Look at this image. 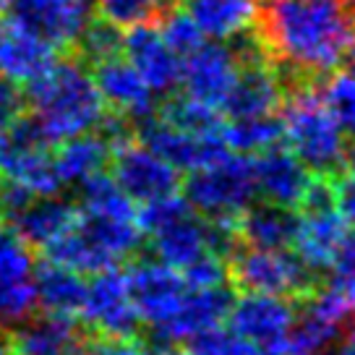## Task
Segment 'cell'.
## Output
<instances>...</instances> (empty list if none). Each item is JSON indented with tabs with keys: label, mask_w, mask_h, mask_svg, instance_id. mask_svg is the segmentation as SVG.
<instances>
[{
	"label": "cell",
	"mask_w": 355,
	"mask_h": 355,
	"mask_svg": "<svg viewBox=\"0 0 355 355\" xmlns=\"http://www.w3.org/2000/svg\"><path fill=\"white\" fill-rule=\"evenodd\" d=\"M256 40L288 81H316L337 71L355 34L347 0H264Z\"/></svg>",
	"instance_id": "cell-1"
},
{
	"label": "cell",
	"mask_w": 355,
	"mask_h": 355,
	"mask_svg": "<svg viewBox=\"0 0 355 355\" xmlns=\"http://www.w3.org/2000/svg\"><path fill=\"white\" fill-rule=\"evenodd\" d=\"M26 107H32V118L50 144L78 133L97 131L107 115L100 92L94 87L92 71L76 55L58 60L55 66L32 84L24 87Z\"/></svg>",
	"instance_id": "cell-2"
},
{
	"label": "cell",
	"mask_w": 355,
	"mask_h": 355,
	"mask_svg": "<svg viewBox=\"0 0 355 355\" xmlns=\"http://www.w3.org/2000/svg\"><path fill=\"white\" fill-rule=\"evenodd\" d=\"M316 81H293L282 100V141L313 175L337 178L343 173L345 133L324 107Z\"/></svg>",
	"instance_id": "cell-3"
},
{
	"label": "cell",
	"mask_w": 355,
	"mask_h": 355,
	"mask_svg": "<svg viewBox=\"0 0 355 355\" xmlns=\"http://www.w3.org/2000/svg\"><path fill=\"white\" fill-rule=\"evenodd\" d=\"M225 261L227 282L235 293H266L298 303L324 282L293 248H254L238 243Z\"/></svg>",
	"instance_id": "cell-4"
},
{
	"label": "cell",
	"mask_w": 355,
	"mask_h": 355,
	"mask_svg": "<svg viewBox=\"0 0 355 355\" xmlns=\"http://www.w3.org/2000/svg\"><path fill=\"white\" fill-rule=\"evenodd\" d=\"M180 189L191 209L207 220H235L251 201L259 199L251 155L241 152H227L214 162L189 170Z\"/></svg>",
	"instance_id": "cell-5"
},
{
	"label": "cell",
	"mask_w": 355,
	"mask_h": 355,
	"mask_svg": "<svg viewBox=\"0 0 355 355\" xmlns=\"http://www.w3.org/2000/svg\"><path fill=\"white\" fill-rule=\"evenodd\" d=\"M0 180H11L32 196L60 193L47 136L32 118L19 115L0 128Z\"/></svg>",
	"instance_id": "cell-6"
},
{
	"label": "cell",
	"mask_w": 355,
	"mask_h": 355,
	"mask_svg": "<svg viewBox=\"0 0 355 355\" xmlns=\"http://www.w3.org/2000/svg\"><path fill=\"white\" fill-rule=\"evenodd\" d=\"M94 334L105 337H136L141 329V319L131 300L125 272L118 266H107L102 272L89 275L84 306L78 313Z\"/></svg>",
	"instance_id": "cell-7"
},
{
	"label": "cell",
	"mask_w": 355,
	"mask_h": 355,
	"mask_svg": "<svg viewBox=\"0 0 355 355\" xmlns=\"http://www.w3.org/2000/svg\"><path fill=\"white\" fill-rule=\"evenodd\" d=\"M94 16V0H11L6 19L42 37L55 50L71 53L78 34Z\"/></svg>",
	"instance_id": "cell-8"
},
{
	"label": "cell",
	"mask_w": 355,
	"mask_h": 355,
	"mask_svg": "<svg viewBox=\"0 0 355 355\" xmlns=\"http://www.w3.org/2000/svg\"><path fill=\"white\" fill-rule=\"evenodd\" d=\"M112 178L136 204L180 191V170L155 155L136 136L112 146Z\"/></svg>",
	"instance_id": "cell-9"
},
{
	"label": "cell",
	"mask_w": 355,
	"mask_h": 355,
	"mask_svg": "<svg viewBox=\"0 0 355 355\" xmlns=\"http://www.w3.org/2000/svg\"><path fill=\"white\" fill-rule=\"evenodd\" d=\"M125 279H128L131 300L141 319V327H149V329L165 324L186 295L180 272L159 261L157 256L133 259V264L125 269Z\"/></svg>",
	"instance_id": "cell-10"
},
{
	"label": "cell",
	"mask_w": 355,
	"mask_h": 355,
	"mask_svg": "<svg viewBox=\"0 0 355 355\" xmlns=\"http://www.w3.org/2000/svg\"><path fill=\"white\" fill-rule=\"evenodd\" d=\"M295 319H298L295 300L266 293H241L235 295L225 322L233 332L254 343L259 350H266L288 343Z\"/></svg>",
	"instance_id": "cell-11"
},
{
	"label": "cell",
	"mask_w": 355,
	"mask_h": 355,
	"mask_svg": "<svg viewBox=\"0 0 355 355\" xmlns=\"http://www.w3.org/2000/svg\"><path fill=\"white\" fill-rule=\"evenodd\" d=\"M133 136L144 146H149L155 155H159L173 167H178L180 173L196 170V167L214 162V159H220L222 155L230 152L222 133L201 136V133L183 131L173 123H167L165 118H159L157 112L136 123Z\"/></svg>",
	"instance_id": "cell-12"
},
{
	"label": "cell",
	"mask_w": 355,
	"mask_h": 355,
	"mask_svg": "<svg viewBox=\"0 0 355 355\" xmlns=\"http://www.w3.org/2000/svg\"><path fill=\"white\" fill-rule=\"evenodd\" d=\"M238 68H241V58L233 44H225L220 40L201 42L180 63L183 94L220 110L235 76H238Z\"/></svg>",
	"instance_id": "cell-13"
},
{
	"label": "cell",
	"mask_w": 355,
	"mask_h": 355,
	"mask_svg": "<svg viewBox=\"0 0 355 355\" xmlns=\"http://www.w3.org/2000/svg\"><path fill=\"white\" fill-rule=\"evenodd\" d=\"M233 300H235V290L230 285H220V288H207V290H186V295H183L175 313L165 324L149 329L152 340L159 347L186 345L193 334L225 324Z\"/></svg>",
	"instance_id": "cell-14"
},
{
	"label": "cell",
	"mask_w": 355,
	"mask_h": 355,
	"mask_svg": "<svg viewBox=\"0 0 355 355\" xmlns=\"http://www.w3.org/2000/svg\"><path fill=\"white\" fill-rule=\"evenodd\" d=\"M123 55L131 63L146 87L157 97H170L180 87V63L183 58L162 40L155 24H139L123 34Z\"/></svg>",
	"instance_id": "cell-15"
},
{
	"label": "cell",
	"mask_w": 355,
	"mask_h": 355,
	"mask_svg": "<svg viewBox=\"0 0 355 355\" xmlns=\"http://www.w3.org/2000/svg\"><path fill=\"white\" fill-rule=\"evenodd\" d=\"M92 78H94V87L100 92L105 107L115 115L139 123L157 110V94L146 87V81L125 58L115 55L94 63Z\"/></svg>",
	"instance_id": "cell-16"
},
{
	"label": "cell",
	"mask_w": 355,
	"mask_h": 355,
	"mask_svg": "<svg viewBox=\"0 0 355 355\" xmlns=\"http://www.w3.org/2000/svg\"><path fill=\"white\" fill-rule=\"evenodd\" d=\"M251 167H254V183L259 199L298 211L300 201H303L311 180H313V173L298 157L285 146L275 144L251 157Z\"/></svg>",
	"instance_id": "cell-17"
},
{
	"label": "cell",
	"mask_w": 355,
	"mask_h": 355,
	"mask_svg": "<svg viewBox=\"0 0 355 355\" xmlns=\"http://www.w3.org/2000/svg\"><path fill=\"white\" fill-rule=\"evenodd\" d=\"M298 214L300 220L295 241H293V251L300 256V261L309 266L311 272H316L324 279L334 261V254L350 235V227L343 220V214L334 209V204L300 209Z\"/></svg>",
	"instance_id": "cell-18"
},
{
	"label": "cell",
	"mask_w": 355,
	"mask_h": 355,
	"mask_svg": "<svg viewBox=\"0 0 355 355\" xmlns=\"http://www.w3.org/2000/svg\"><path fill=\"white\" fill-rule=\"evenodd\" d=\"M58 63V50L8 19L0 21V76L26 87Z\"/></svg>",
	"instance_id": "cell-19"
},
{
	"label": "cell",
	"mask_w": 355,
	"mask_h": 355,
	"mask_svg": "<svg viewBox=\"0 0 355 355\" xmlns=\"http://www.w3.org/2000/svg\"><path fill=\"white\" fill-rule=\"evenodd\" d=\"M78 217V204L63 199L58 193L50 196H32V199L24 204L21 209L11 217L13 230L21 235L26 243L32 248H47L53 245L58 238L76 227Z\"/></svg>",
	"instance_id": "cell-20"
},
{
	"label": "cell",
	"mask_w": 355,
	"mask_h": 355,
	"mask_svg": "<svg viewBox=\"0 0 355 355\" xmlns=\"http://www.w3.org/2000/svg\"><path fill=\"white\" fill-rule=\"evenodd\" d=\"M300 214L290 207H279L272 201H251L235 217V238L238 243L254 248H293L298 233Z\"/></svg>",
	"instance_id": "cell-21"
},
{
	"label": "cell",
	"mask_w": 355,
	"mask_h": 355,
	"mask_svg": "<svg viewBox=\"0 0 355 355\" xmlns=\"http://www.w3.org/2000/svg\"><path fill=\"white\" fill-rule=\"evenodd\" d=\"M13 355H76L81 350V332L76 319L42 313L13 327Z\"/></svg>",
	"instance_id": "cell-22"
},
{
	"label": "cell",
	"mask_w": 355,
	"mask_h": 355,
	"mask_svg": "<svg viewBox=\"0 0 355 355\" xmlns=\"http://www.w3.org/2000/svg\"><path fill=\"white\" fill-rule=\"evenodd\" d=\"M110 157V141L100 131H89L58 141V149L53 152V167L60 186H81L92 175L105 173Z\"/></svg>",
	"instance_id": "cell-23"
},
{
	"label": "cell",
	"mask_w": 355,
	"mask_h": 355,
	"mask_svg": "<svg viewBox=\"0 0 355 355\" xmlns=\"http://www.w3.org/2000/svg\"><path fill=\"white\" fill-rule=\"evenodd\" d=\"M186 11L196 21L204 37L233 42L254 32L259 6L256 0H189Z\"/></svg>",
	"instance_id": "cell-24"
},
{
	"label": "cell",
	"mask_w": 355,
	"mask_h": 355,
	"mask_svg": "<svg viewBox=\"0 0 355 355\" xmlns=\"http://www.w3.org/2000/svg\"><path fill=\"white\" fill-rule=\"evenodd\" d=\"M34 285H37V298H40V309L53 316H66V319H76L84 306V295H87V277L78 275L73 269L63 264L47 261L34 272Z\"/></svg>",
	"instance_id": "cell-25"
},
{
	"label": "cell",
	"mask_w": 355,
	"mask_h": 355,
	"mask_svg": "<svg viewBox=\"0 0 355 355\" xmlns=\"http://www.w3.org/2000/svg\"><path fill=\"white\" fill-rule=\"evenodd\" d=\"M139 204L115 183L107 173H97L78 186V211L89 217H110V220H136Z\"/></svg>",
	"instance_id": "cell-26"
},
{
	"label": "cell",
	"mask_w": 355,
	"mask_h": 355,
	"mask_svg": "<svg viewBox=\"0 0 355 355\" xmlns=\"http://www.w3.org/2000/svg\"><path fill=\"white\" fill-rule=\"evenodd\" d=\"M44 259L47 261H55V264H63L68 269H73L78 275H94V272H102L107 266H118L110 256L102 251L100 245L94 243L76 222V227H71L63 238H58L53 245L44 248Z\"/></svg>",
	"instance_id": "cell-27"
},
{
	"label": "cell",
	"mask_w": 355,
	"mask_h": 355,
	"mask_svg": "<svg viewBox=\"0 0 355 355\" xmlns=\"http://www.w3.org/2000/svg\"><path fill=\"white\" fill-rule=\"evenodd\" d=\"M222 139L230 152L259 155L269 146L282 144V118L275 115H254V118H230L222 125Z\"/></svg>",
	"instance_id": "cell-28"
},
{
	"label": "cell",
	"mask_w": 355,
	"mask_h": 355,
	"mask_svg": "<svg viewBox=\"0 0 355 355\" xmlns=\"http://www.w3.org/2000/svg\"><path fill=\"white\" fill-rule=\"evenodd\" d=\"M159 118H165L167 123H173L178 128L191 133H201V136H209V133H222V112L217 107H209L199 100H191L186 94H178L165 100V105L155 110Z\"/></svg>",
	"instance_id": "cell-29"
},
{
	"label": "cell",
	"mask_w": 355,
	"mask_h": 355,
	"mask_svg": "<svg viewBox=\"0 0 355 355\" xmlns=\"http://www.w3.org/2000/svg\"><path fill=\"white\" fill-rule=\"evenodd\" d=\"M121 50H123V29L94 13V16L89 19L87 26H84V32L78 34L71 55H76L78 60H84L87 66H94V63H100V60L121 55Z\"/></svg>",
	"instance_id": "cell-30"
},
{
	"label": "cell",
	"mask_w": 355,
	"mask_h": 355,
	"mask_svg": "<svg viewBox=\"0 0 355 355\" xmlns=\"http://www.w3.org/2000/svg\"><path fill=\"white\" fill-rule=\"evenodd\" d=\"M173 6L175 0H94V13L121 29H131L139 24H157Z\"/></svg>",
	"instance_id": "cell-31"
},
{
	"label": "cell",
	"mask_w": 355,
	"mask_h": 355,
	"mask_svg": "<svg viewBox=\"0 0 355 355\" xmlns=\"http://www.w3.org/2000/svg\"><path fill=\"white\" fill-rule=\"evenodd\" d=\"M324 107L329 110L332 121L340 125L345 136H355V73L337 71L327 73V81L319 89Z\"/></svg>",
	"instance_id": "cell-32"
},
{
	"label": "cell",
	"mask_w": 355,
	"mask_h": 355,
	"mask_svg": "<svg viewBox=\"0 0 355 355\" xmlns=\"http://www.w3.org/2000/svg\"><path fill=\"white\" fill-rule=\"evenodd\" d=\"M37 311H40V298L34 277L0 282V327L13 329L26 319H32Z\"/></svg>",
	"instance_id": "cell-33"
},
{
	"label": "cell",
	"mask_w": 355,
	"mask_h": 355,
	"mask_svg": "<svg viewBox=\"0 0 355 355\" xmlns=\"http://www.w3.org/2000/svg\"><path fill=\"white\" fill-rule=\"evenodd\" d=\"M37 272L34 248L16 230L0 227V282L29 279Z\"/></svg>",
	"instance_id": "cell-34"
},
{
	"label": "cell",
	"mask_w": 355,
	"mask_h": 355,
	"mask_svg": "<svg viewBox=\"0 0 355 355\" xmlns=\"http://www.w3.org/2000/svg\"><path fill=\"white\" fill-rule=\"evenodd\" d=\"M183 350L189 355H259L261 353L254 343H248L245 337L233 332L230 327H222V324L193 334Z\"/></svg>",
	"instance_id": "cell-35"
},
{
	"label": "cell",
	"mask_w": 355,
	"mask_h": 355,
	"mask_svg": "<svg viewBox=\"0 0 355 355\" xmlns=\"http://www.w3.org/2000/svg\"><path fill=\"white\" fill-rule=\"evenodd\" d=\"M159 34H162V40H165L173 50H175L180 58H186L191 50H196L201 42H204V34L201 29L196 26V21L191 19V13L186 8H170V11L159 19Z\"/></svg>",
	"instance_id": "cell-36"
},
{
	"label": "cell",
	"mask_w": 355,
	"mask_h": 355,
	"mask_svg": "<svg viewBox=\"0 0 355 355\" xmlns=\"http://www.w3.org/2000/svg\"><path fill=\"white\" fill-rule=\"evenodd\" d=\"M180 277L186 290H207L220 288V285H230L227 282V261L217 254H207L196 259L193 264L180 269Z\"/></svg>",
	"instance_id": "cell-37"
},
{
	"label": "cell",
	"mask_w": 355,
	"mask_h": 355,
	"mask_svg": "<svg viewBox=\"0 0 355 355\" xmlns=\"http://www.w3.org/2000/svg\"><path fill=\"white\" fill-rule=\"evenodd\" d=\"M81 355H152L139 334L136 337H105L97 334L89 345H84Z\"/></svg>",
	"instance_id": "cell-38"
},
{
	"label": "cell",
	"mask_w": 355,
	"mask_h": 355,
	"mask_svg": "<svg viewBox=\"0 0 355 355\" xmlns=\"http://www.w3.org/2000/svg\"><path fill=\"white\" fill-rule=\"evenodd\" d=\"M332 196H334V209L343 214L347 227H355V178L340 173L332 180Z\"/></svg>",
	"instance_id": "cell-39"
},
{
	"label": "cell",
	"mask_w": 355,
	"mask_h": 355,
	"mask_svg": "<svg viewBox=\"0 0 355 355\" xmlns=\"http://www.w3.org/2000/svg\"><path fill=\"white\" fill-rule=\"evenodd\" d=\"M24 110H26V97L21 87L0 76V128L24 115Z\"/></svg>",
	"instance_id": "cell-40"
},
{
	"label": "cell",
	"mask_w": 355,
	"mask_h": 355,
	"mask_svg": "<svg viewBox=\"0 0 355 355\" xmlns=\"http://www.w3.org/2000/svg\"><path fill=\"white\" fill-rule=\"evenodd\" d=\"M343 173L355 178V136L350 139V144H345V157H343Z\"/></svg>",
	"instance_id": "cell-41"
},
{
	"label": "cell",
	"mask_w": 355,
	"mask_h": 355,
	"mask_svg": "<svg viewBox=\"0 0 355 355\" xmlns=\"http://www.w3.org/2000/svg\"><path fill=\"white\" fill-rule=\"evenodd\" d=\"M259 355H306V353H300L295 345L290 343H282V345H275V347H266V350H261Z\"/></svg>",
	"instance_id": "cell-42"
},
{
	"label": "cell",
	"mask_w": 355,
	"mask_h": 355,
	"mask_svg": "<svg viewBox=\"0 0 355 355\" xmlns=\"http://www.w3.org/2000/svg\"><path fill=\"white\" fill-rule=\"evenodd\" d=\"M343 60L347 63V71H350V73H355V34H353V40H350V44H347V50H345Z\"/></svg>",
	"instance_id": "cell-43"
},
{
	"label": "cell",
	"mask_w": 355,
	"mask_h": 355,
	"mask_svg": "<svg viewBox=\"0 0 355 355\" xmlns=\"http://www.w3.org/2000/svg\"><path fill=\"white\" fill-rule=\"evenodd\" d=\"M329 355H355V347L353 345H347V343L337 345V347L332 345V347H329Z\"/></svg>",
	"instance_id": "cell-44"
},
{
	"label": "cell",
	"mask_w": 355,
	"mask_h": 355,
	"mask_svg": "<svg viewBox=\"0 0 355 355\" xmlns=\"http://www.w3.org/2000/svg\"><path fill=\"white\" fill-rule=\"evenodd\" d=\"M345 332H347V345H353L355 347V324L353 322L347 324V329H345Z\"/></svg>",
	"instance_id": "cell-45"
},
{
	"label": "cell",
	"mask_w": 355,
	"mask_h": 355,
	"mask_svg": "<svg viewBox=\"0 0 355 355\" xmlns=\"http://www.w3.org/2000/svg\"><path fill=\"white\" fill-rule=\"evenodd\" d=\"M162 350H165V355H189L183 347H162Z\"/></svg>",
	"instance_id": "cell-46"
},
{
	"label": "cell",
	"mask_w": 355,
	"mask_h": 355,
	"mask_svg": "<svg viewBox=\"0 0 355 355\" xmlns=\"http://www.w3.org/2000/svg\"><path fill=\"white\" fill-rule=\"evenodd\" d=\"M3 350H6V337L0 334V353H3Z\"/></svg>",
	"instance_id": "cell-47"
},
{
	"label": "cell",
	"mask_w": 355,
	"mask_h": 355,
	"mask_svg": "<svg viewBox=\"0 0 355 355\" xmlns=\"http://www.w3.org/2000/svg\"><path fill=\"white\" fill-rule=\"evenodd\" d=\"M11 0H0V11H6V6H8Z\"/></svg>",
	"instance_id": "cell-48"
},
{
	"label": "cell",
	"mask_w": 355,
	"mask_h": 355,
	"mask_svg": "<svg viewBox=\"0 0 355 355\" xmlns=\"http://www.w3.org/2000/svg\"><path fill=\"white\" fill-rule=\"evenodd\" d=\"M347 3H350V8H353V11H355V0H347Z\"/></svg>",
	"instance_id": "cell-49"
},
{
	"label": "cell",
	"mask_w": 355,
	"mask_h": 355,
	"mask_svg": "<svg viewBox=\"0 0 355 355\" xmlns=\"http://www.w3.org/2000/svg\"><path fill=\"white\" fill-rule=\"evenodd\" d=\"M0 355H13V353H8V350H3V353H0Z\"/></svg>",
	"instance_id": "cell-50"
},
{
	"label": "cell",
	"mask_w": 355,
	"mask_h": 355,
	"mask_svg": "<svg viewBox=\"0 0 355 355\" xmlns=\"http://www.w3.org/2000/svg\"><path fill=\"white\" fill-rule=\"evenodd\" d=\"M0 225H3V214H0Z\"/></svg>",
	"instance_id": "cell-51"
}]
</instances>
